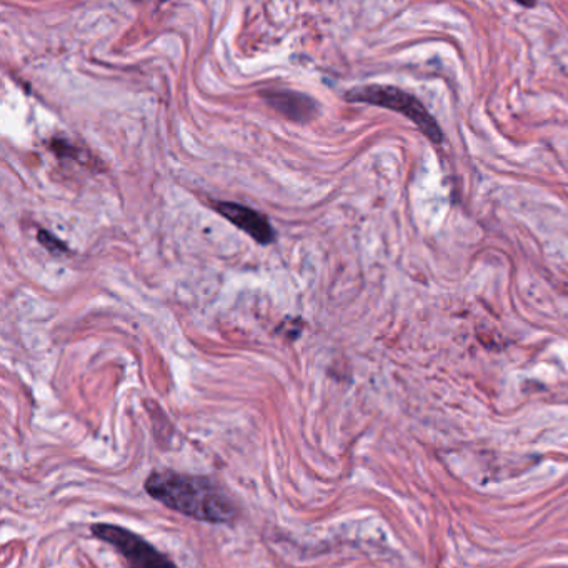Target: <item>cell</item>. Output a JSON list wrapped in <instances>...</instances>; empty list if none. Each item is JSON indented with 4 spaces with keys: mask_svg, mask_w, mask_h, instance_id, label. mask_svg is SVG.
<instances>
[{
    "mask_svg": "<svg viewBox=\"0 0 568 568\" xmlns=\"http://www.w3.org/2000/svg\"><path fill=\"white\" fill-rule=\"evenodd\" d=\"M145 490L167 509L207 524H227L235 515L227 495L204 477L179 472H154Z\"/></svg>",
    "mask_w": 568,
    "mask_h": 568,
    "instance_id": "6da1fadb",
    "label": "cell"
},
{
    "mask_svg": "<svg viewBox=\"0 0 568 568\" xmlns=\"http://www.w3.org/2000/svg\"><path fill=\"white\" fill-rule=\"evenodd\" d=\"M345 99L359 104L377 105L384 109L394 110L397 114L404 115L415 127L432 142L440 145L444 142V132L440 129L439 122L434 115L425 109L414 94L394 87V85L370 84L360 85L345 92Z\"/></svg>",
    "mask_w": 568,
    "mask_h": 568,
    "instance_id": "7a4b0ae2",
    "label": "cell"
},
{
    "mask_svg": "<svg viewBox=\"0 0 568 568\" xmlns=\"http://www.w3.org/2000/svg\"><path fill=\"white\" fill-rule=\"evenodd\" d=\"M92 534L114 547L129 568H179L154 545L119 525L95 524Z\"/></svg>",
    "mask_w": 568,
    "mask_h": 568,
    "instance_id": "3957f363",
    "label": "cell"
},
{
    "mask_svg": "<svg viewBox=\"0 0 568 568\" xmlns=\"http://www.w3.org/2000/svg\"><path fill=\"white\" fill-rule=\"evenodd\" d=\"M214 207L222 217L237 225L240 230H244L245 234L250 235L259 244L274 242L275 232L272 225L267 217L257 210L235 202H215Z\"/></svg>",
    "mask_w": 568,
    "mask_h": 568,
    "instance_id": "277c9868",
    "label": "cell"
},
{
    "mask_svg": "<svg viewBox=\"0 0 568 568\" xmlns=\"http://www.w3.org/2000/svg\"><path fill=\"white\" fill-rule=\"evenodd\" d=\"M264 97L274 109L279 110L290 119L305 120L314 114V102L305 95L287 92V90H275V92L269 90V92H265Z\"/></svg>",
    "mask_w": 568,
    "mask_h": 568,
    "instance_id": "5b68a950",
    "label": "cell"
},
{
    "mask_svg": "<svg viewBox=\"0 0 568 568\" xmlns=\"http://www.w3.org/2000/svg\"><path fill=\"white\" fill-rule=\"evenodd\" d=\"M37 237H39L40 244L44 245L45 249H49L50 252H65L67 250V245L60 242L54 235L49 234L47 230H40Z\"/></svg>",
    "mask_w": 568,
    "mask_h": 568,
    "instance_id": "8992f818",
    "label": "cell"
}]
</instances>
